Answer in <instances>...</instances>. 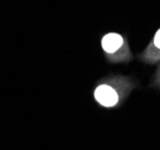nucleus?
Returning <instances> with one entry per match:
<instances>
[{"mask_svg":"<svg viewBox=\"0 0 160 150\" xmlns=\"http://www.w3.org/2000/svg\"><path fill=\"white\" fill-rule=\"evenodd\" d=\"M95 100L105 107H113L118 102V94L112 87L107 84H101L95 89Z\"/></svg>","mask_w":160,"mask_h":150,"instance_id":"1","label":"nucleus"},{"mask_svg":"<svg viewBox=\"0 0 160 150\" xmlns=\"http://www.w3.org/2000/svg\"><path fill=\"white\" fill-rule=\"evenodd\" d=\"M154 45L160 49V29L157 31L155 36H154Z\"/></svg>","mask_w":160,"mask_h":150,"instance_id":"3","label":"nucleus"},{"mask_svg":"<svg viewBox=\"0 0 160 150\" xmlns=\"http://www.w3.org/2000/svg\"><path fill=\"white\" fill-rule=\"evenodd\" d=\"M101 46L104 48L105 52L107 53H114L123 46V37L119 34L116 32H110L105 35L101 41Z\"/></svg>","mask_w":160,"mask_h":150,"instance_id":"2","label":"nucleus"}]
</instances>
